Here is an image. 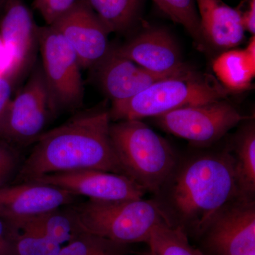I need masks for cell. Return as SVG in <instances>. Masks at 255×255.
<instances>
[{"label":"cell","mask_w":255,"mask_h":255,"mask_svg":"<svg viewBox=\"0 0 255 255\" xmlns=\"http://www.w3.org/2000/svg\"><path fill=\"white\" fill-rule=\"evenodd\" d=\"M155 119L159 127L172 135L198 145H210L249 117L220 100L172 111Z\"/></svg>","instance_id":"ba28073f"},{"label":"cell","mask_w":255,"mask_h":255,"mask_svg":"<svg viewBox=\"0 0 255 255\" xmlns=\"http://www.w3.org/2000/svg\"><path fill=\"white\" fill-rule=\"evenodd\" d=\"M245 31L255 36V0H243L236 8Z\"/></svg>","instance_id":"83f0119b"},{"label":"cell","mask_w":255,"mask_h":255,"mask_svg":"<svg viewBox=\"0 0 255 255\" xmlns=\"http://www.w3.org/2000/svg\"><path fill=\"white\" fill-rule=\"evenodd\" d=\"M38 27L22 0H7L0 22V37L18 78L32 61L38 44Z\"/></svg>","instance_id":"9a60e30c"},{"label":"cell","mask_w":255,"mask_h":255,"mask_svg":"<svg viewBox=\"0 0 255 255\" xmlns=\"http://www.w3.org/2000/svg\"><path fill=\"white\" fill-rule=\"evenodd\" d=\"M231 150L235 162L240 197L243 201H255V129L254 124L247 127L238 135Z\"/></svg>","instance_id":"ac0fdd59"},{"label":"cell","mask_w":255,"mask_h":255,"mask_svg":"<svg viewBox=\"0 0 255 255\" xmlns=\"http://www.w3.org/2000/svg\"><path fill=\"white\" fill-rule=\"evenodd\" d=\"M213 70L220 83L231 92L251 88L255 75V36L245 49L228 50L220 55L213 63Z\"/></svg>","instance_id":"e0dca14e"},{"label":"cell","mask_w":255,"mask_h":255,"mask_svg":"<svg viewBox=\"0 0 255 255\" xmlns=\"http://www.w3.org/2000/svg\"><path fill=\"white\" fill-rule=\"evenodd\" d=\"M201 236L211 255H255V201H233L220 211Z\"/></svg>","instance_id":"30bf717a"},{"label":"cell","mask_w":255,"mask_h":255,"mask_svg":"<svg viewBox=\"0 0 255 255\" xmlns=\"http://www.w3.org/2000/svg\"><path fill=\"white\" fill-rule=\"evenodd\" d=\"M119 54L154 73L179 74L189 70L177 43L162 28H152L115 48Z\"/></svg>","instance_id":"4fadbf2b"},{"label":"cell","mask_w":255,"mask_h":255,"mask_svg":"<svg viewBox=\"0 0 255 255\" xmlns=\"http://www.w3.org/2000/svg\"><path fill=\"white\" fill-rule=\"evenodd\" d=\"M111 121L110 110L92 109L43 132L21 162L14 184L83 169L127 176L111 138Z\"/></svg>","instance_id":"7a4b0ae2"},{"label":"cell","mask_w":255,"mask_h":255,"mask_svg":"<svg viewBox=\"0 0 255 255\" xmlns=\"http://www.w3.org/2000/svg\"><path fill=\"white\" fill-rule=\"evenodd\" d=\"M14 82L8 77H0V139L2 137L8 111L12 100Z\"/></svg>","instance_id":"4316f807"},{"label":"cell","mask_w":255,"mask_h":255,"mask_svg":"<svg viewBox=\"0 0 255 255\" xmlns=\"http://www.w3.org/2000/svg\"><path fill=\"white\" fill-rule=\"evenodd\" d=\"M128 251V246L75 228L71 241L62 247L58 255H125Z\"/></svg>","instance_id":"7402d4cb"},{"label":"cell","mask_w":255,"mask_h":255,"mask_svg":"<svg viewBox=\"0 0 255 255\" xmlns=\"http://www.w3.org/2000/svg\"><path fill=\"white\" fill-rule=\"evenodd\" d=\"M109 33L126 31L133 24L143 0H84Z\"/></svg>","instance_id":"d6986e66"},{"label":"cell","mask_w":255,"mask_h":255,"mask_svg":"<svg viewBox=\"0 0 255 255\" xmlns=\"http://www.w3.org/2000/svg\"><path fill=\"white\" fill-rule=\"evenodd\" d=\"M80 231L119 244L147 243L156 226L169 222L157 199L88 200L68 206ZM172 225V224H171Z\"/></svg>","instance_id":"3957f363"},{"label":"cell","mask_w":255,"mask_h":255,"mask_svg":"<svg viewBox=\"0 0 255 255\" xmlns=\"http://www.w3.org/2000/svg\"><path fill=\"white\" fill-rule=\"evenodd\" d=\"M162 9L174 22L179 23L192 37L201 49L207 46L195 0H159Z\"/></svg>","instance_id":"603a6c76"},{"label":"cell","mask_w":255,"mask_h":255,"mask_svg":"<svg viewBox=\"0 0 255 255\" xmlns=\"http://www.w3.org/2000/svg\"><path fill=\"white\" fill-rule=\"evenodd\" d=\"M203 34L208 45L230 49L241 44L245 29L237 9L221 0H195Z\"/></svg>","instance_id":"2e32d148"},{"label":"cell","mask_w":255,"mask_h":255,"mask_svg":"<svg viewBox=\"0 0 255 255\" xmlns=\"http://www.w3.org/2000/svg\"><path fill=\"white\" fill-rule=\"evenodd\" d=\"M21 163L18 151L11 144L0 141V187L16 177Z\"/></svg>","instance_id":"d4e9b609"},{"label":"cell","mask_w":255,"mask_h":255,"mask_svg":"<svg viewBox=\"0 0 255 255\" xmlns=\"http://www.w3.org/2000/svg\"><path fill=\"white\" fill-rule=\"evenodd\" d=\"M79 196L61 188L36 182L0 187V219L14 231L28 220L75 204Z\"/></svg>","instance_id":"9c48e42d"},{"label":"cell","mask_w":255,"mask_h":255,"mask_svg":"<svg viewBox=\"0 0 255 255\" xmlns=\"http://www.w3.org/2000/svg\"><path fill=\"white\" fill-rule=\"evenodd\" d=\"M57 115L41 67L37 66L11 100L1 140L21 145L34 142Z\"/></svg>","instance_id":"52a82bcc"},{"label":"cell","mask_w":255,"mask_h":255,"mask_svg":"<svg viewBox=\"0 0 255 255\" xmlns=\"http://www.w3.org/2000/svg\"><path fill=\"white\" fill-rule=\"evenodd\" d=\"M16 232L0 219V255H16L14 243Z\"/></svg>","instance_id":"f1b7e54d"},{"label":"cell","mask_w":255,"mask_h":255,"mask_svg":"<svg viewBox=\"0 0 255 255\" xmlns=\"http://www.w3.org/2000/svg\"><path fill=\"white\" fill-rule=\"evenodd\" d=\"M78 0H33V6L41 15L46 24L54 23L66 14Z\"/></svg>","instance_id":"484cf974"},{"label":"cell","mask_w":255,"mask_h":255,"mask_svg":"<svg viewBox=\"0 0 255 255\" xmlns=\"http://www.w3.org/2000/svg\"><path fill=\"white\" fill-rule=\"evenodd\" d=\"M155 196L172 226L187 235L202 236L223 208L241 200L231 150L208 151L179 159Z\"/></svg>","instance_id":"6da1fadb"},{"label":"cell","mask_w":255,"mask_h":255,"mask_svg":"<svg viewBox=\"0 0 255 255\" xmlns=\"http://www.w3.org/2000/svg\"><path fill=\"white\" fill-rule=\"evenodd\" d=\"M110 135L128 177L157 195L179 160L170 144L141 120L111 124Z\"/></svg>","instance_id":"5b68a950"},{"label":"cell","mask_w":255,"mask_h":255,"mask_svg":"<svg viewBox=\"0 0 255 255\" xmlns=\"http://www.w3.org/2000/svg\"><path fill=\"white\" fill-rule=\"evenodd\" d=\"M16 255H58L62 246L38 233L20 230L15 236Z\"/></svg>","instance_id":"cb8c5ba5"},{"label":"cell","mask_w":255,"mask_h":255,"mask_svg":"<svg viewBox=\"0 0 255 255\" xmlns=\"http://www.w3.org/2000/svg\"><path fill=\"white\" fill-rule=\"evenodd\" d=\"M147 244L155 255H205L191 246L187 235L180 228L168 223L154 228Z\"/></svg>","instance_id":"44dd1931"},{"label":"cell","mask_w":255,"mask_h":255,"mask_svg":"<svg viewBox=\"0 0 255 255\" xmlns=\"http://www.w3.org/2000/svg\"><path fill=\"white\" fill-rule=\"evenodd\" d=\"M42 71L57 114L81 107L84 85L81 66L73 48L52 26L38 27Z\"/></svg>","instance_id":"8992f818"},{"label":"cell","mask_w":255,"mask_h":255,"mask_svg":"<svg viewBox=\"0 0 255 255\" xmlns=\"http://www.w3.org/2000/svg\"><path fill=\"white\" fill-rule=\"evenodd\" d=\"M95 68L101 87L112 102L128 100L155 82L185 72L166 75L154 73L119 54L115 48H110Z\"/></svg>","instance_id":"5bb4252c"},{"label":"cell","mask_w":255,"mask_h":255,"mask_svg":"<svg viewBox=\"0 0 255 255\" xmlns=\"http://www.w3.org/2000/svg\"></svg>","instance_id":"836d02e7"},{"label":"cell","mask_w":255,"mask_h":255,"mask_svg":"<svg viewBox=\"0 0 255 255\" xmlns=\"http://www.w3.org/2000/svg\"><path fill=\"white\" fill-rule=\"evenodd\" d=\"M6 1H7V0H0V11L3 10V8H4Z\"/></svg>","instance_id":"f546056e"},{"label":"cell","mask_w":255,"mask_h":255,"mask_svg":"<svg viewBox=\"0 0 255 255\" xmlns=\"http://www.w3.org/2000/svg\"><path fill=\"white\" fill-rule=\"evenodd\" d=\"M75 224L68 206L28 220L18 231L27 230L49 238L62 246L71 241Z\"/></svg>","instance_id":"ffe728a7"},{"label":"cell","mask_w":255,"mask_h":255,"mask_svg":"<svg viewBox=\"0 0 255 255\" xmlns=\"http://www.w3.org/2000/svg\"><path fill=\"white\" fill-rule=\"evenodd\" d=\"M2 47H3L2 42H1V37H0V50H1V48H2Z\"/></svg>","instance_id":"d6a6232c"},{"label":"cell","mask_w":255,"mask_h":255,"mask_svg":"<svg viewBox=\"0 0 255 255\" xmlns=\"http://www.w3.org/2000/svg\"><path fill=\"white\" fill-rule=\"evenodd\" d=\"M140 255H155L153 254V253H152L150 251L149 252H147V253H142V254Z\"/></svg>","instance_id":"1f68e13d"},{"label":"cell","mask_w":255,"mask_h":255,"mask_svg":"<svg viewBox=\"0 0 255 255\" xmlns=\"http://www.w3.org/2000/svg\"><path fill=\"white\" fill-rule=\"evenodd\" d=\"M231 93L213 75L190 68L155 82L128 100L112 102L110 118L114 122L155 118L184 107L223 100Z\"/></svg>","instance_id":"277c9868"},{"label":"cell","mask_w":255,"mask_h":255,"mask_svg":"<svg viewBox=\"0 0 255 255\" xmlns=\"http://www.w3.org/2000/svg\"><path fill=\"white\" fill-rule=\"evenodd\" d=\"M154 2L155 3V4L157 5V6L159 8V9H162V4H161L160 1L159 0H153Z\"/></svg>","instance_id":"4dcf8cb0"},{"label":"cell","mask_w":255,"mask_h":255,"mask_svg":"<svg viewBox=\"0 0 255 255\" xmlns=\"http://www.w3.org/2000/svg\"><path fill=\"white\" fill-rule=\"evenodd\" d=\"M29 182L61 188L75 195L100 201L142 199L146 191L131 178L94 169L47 174Z\"/></svg>","instance_id":"8fae6325"},{"label":"cell","mask_w":255,"mask_h":255,"mask_svg":"<svg viewBox=\"0 0 255 255\" xmlns=\"http://www.w3.org/2000/svg\"><path fill=\"white\" fill-rule=\"evenodd\" d=\"M50 26L60 32L76 53L82 69L95 68L108 53L107 28L84 0Z\"/></svg>","instance_id":"7c38bea8"}]
</instances>
